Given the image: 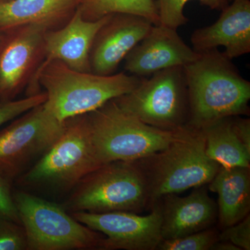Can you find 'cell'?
Masks as SVG:
<instances>
[{"label":"cell","instance_id":"18","mask_svg":"<svg viewBox=\"0 0 250 250\" xmlns=\"http://www.w3.org/2000/svg\"><path fill=\"white\" fill-rule=\"evenodd\" d=\"M80 2L81 0L0 1V30L34 23H45L49 25Z\"/></svg>","mask_w":250,"mask_h":250},{"label":"cell","instance_id":"17","mask_svg":"<svg viewBox=\"0 0 250 250\" xmlns=\"http://www.w3.org/2000/svg\"><path fill=\"white\" fill-rule=\"evenodd\" d=\"M250 169L220 167L208 184V190L218 194V218L222 229L235 225L249 215Z\"/></svg>","mask_w":250,"mask_h":250},{"label":"cell","instance_id":"2","mask_svg":"<svg viewBox=\"0 0 250 250\" xmlns=\"http://www.w3.org/2000/svg\"><path fill=\"white\" fill-rule=\"evenodd\" d=\"M203 130L185 125L164 149L134 161L147 187L149 207L169 194L207 185L220 166L206 154Z\"/></svg>","mask_w":250,"mask_h":250},{"label":"cell","instance_id":"26","mask_svg":"<svg viewBox=\"0 0 250 250\" xmlns=\"http://www.w3.org/2000/svg\"><path fill=\"white\" fill-rule=\"evenodd\" d=\"M0 216L21 225L19 214L11 191V183L0 175Z\"/></svg>","mask_w":250,"mask_h":250},{"label":"cell","instance_id":"23","mask_svg":"<svg viewBox=\"0 0 250 250\" xmlns=\"http://www.w3.org/2000/svg\"><path fill=\"white\" fill-rule=\"evenodd\" d=\"M47 100V95L36 93L21 100H7L0 103V126L14 118L27 113L32 108L43 104Z\"/></svg>","mask_w":250,"mask_h":250},{"label":"cell","instance_id":"7","mask_svg":"<svg viewBox=\"0 0 250 250\" xmlns=\"http://www.w3.org/2000/svg\"><path fill=\"white\" fill-rule=\"evenodd\" d=\"M28 250L99 249L104 236L75 220L62 207L27 192L14 196Z\"/></svg>","mask_w":250,"mask_h":250},{"label":"cell","instance_id":"12","mask_svg":"<svg viewBox=\"0 0 250 250\" xmlns=\"http://www.w3.org/2000/svg\"><path fill=\"white\" fill-rule=\"evenodd\" d=\"M154 24L135 15H111L94 40L90 61L91 71L113 75L118 65L147 35Z\"/></svg>","mask_w":250,"mask_h":250},{"label":"cell","instance_id":"4","mask_svg":"<svg viewBox=\"0 0 250 250\" xmlns=\"http://www.w3.org/2000/svg\"><path fill=\"white\" fill-rule=\"evenodd\" d=\"M95 152L102 165L134 161L164 149L179 129H158L120 108L113 100L85 114Z\"/></svg>","mask_w":250,"mask_h":250},{"label":"cell","instance_id":"15","mask_svg":"<svg viewBox=\"0 0 250 250\" xmlns=\"http://www.w3.org/2000/svg\"><path fill=\"white\" fill-rule=\"evenodd\" d=\"M161 207L163 240L179 238L210 228L218 218V205L210 198L208 188H195L188 196L165 195Z\"/></svg>","mask_w":250,"mask_h":250},{"label":"cell","instance_id":"28","mask_svg":"<svg viewBox=\"0 0 250 250\" xmlns=\"http://www.w3.org/2000/svg\"><path fill=\"white\" fill-rule=\"evenodd\" d=\"M210 250H241V249L231 242L218 240L211 247Z\"/></svg>","mask_w":250,"mask_h":250},{"label":"cell","instance_id":"19","mask_svg":"<svg viewBox=\"0 0 250 250\" xmlns=\"http://www.w3.org/2000/svg\"><path fill=\"white\" fill-rule=\"evenodd\" d=\"M231 118H224L202 129L206 154L222 167H250V152L237 137Z\"/></svg>","mask_w":250,"mask_h":250},{"label":"cell","instance_id":"29","mask_svg":"<svg viewBox=\"0 0 250 250\" xmlns=\"http://www.w3.org/2000/svg\"><path fill=\"white\" fill-rule=\"evenodd\" d=\"M1 42H2V41H1V38L0 37V45H1Z\"/></svg>","mask_w":250,"mask_h":250},{"label":"cell","instance_id":"22","mask_svg":"<svg viewBox=\"0 0 250 250\" xmlns=\"http://www.w3.org/2000/svg\"><path fill=\"white\" fill-rule=\"evenodd\" d=\"M219 233L210 228L198 232L179 238L162 240L158 246L159 250H210L218 241Z\"/></svg>","mask_w":250,"mask_h":250},{"label":"cell","instance_id":"11","mask_svg":"<svg viewBox=\"0 0 250 250\" xmlns=\"http://www.w3.org/2000/svg\"><path fill=\"white\" fill-rule=\"evenodd\" d=\"M199 54L184 42L176 29L158 24L125 57V69L134 76H151L169 67L186 66Z\"/></svg>","mask_w":250,"mask_h":250},{"label":"cell","instance_id":"21","mask_svg":"<svg viewBox=\"0 0 250 250\" xmlns=\"http://www.w3.org/2000/svg\"><path fill=\"white\" fill-rule=\"evenodd\" d=\"M192 0H158L156 2L160 24L176 29L185 25L188 18L184 16V8ZM212 10H223L231 0H196Z\"/></svg>","mask_w":250,"mask_h":250},{"label":"cell","instance_id":"14","mask_svg":"<svg viewBox=\"0 0 250 250\" xmlns=\"http://www.w3.org/2000/svg\"><path fill=\"white\" fill-rule=\"evenodd\" d=\"M190 41L196 52L225 47L231 59L250 52V0H231L222 10L218 21L192 32Z\"/></svg>","mask_w":250,"mask_h":250},{"label":"cell","instance_id":"16","mask_svg":"<svg viewBox=\"0 0 250 250\" xmlns=\"http://www.w3.org/2000/svg\"><path fill=\"white\" fill-rule=\"evenodd\" d=\"M48 24L34 23L24 26L6 44L0 54V97L9 100L17 92L30 67Z\"/></svg>","mask_w":250,"mask_h":250},{"label":"cell","instance_id":"27","mask_svg":"<svg viewBox=\"0 0 250 250\" xmlns=\"http://www.w3.org/2000/svg\"><path fill=\"white\" fill-rule=\"evenodd\" d=\"M233 130L244 147L250 152V120L240 116L231 118Z\"/></svg>","mask_w":250,"mask_h":250},{"label":"cell","instance_id":"9","mask_svg":"<svg viewBox=\"0 0 250 250\" xmlns=\"http://www.w3.org/2000/svg\"><path fill=\"white\" fill-rule=\"evenodd\" d=\"M44 103L0 131V175L10 183L40 159L66 127L67 121L57 120Z\"/></svg>","mask_w":250,"mask_h":250},{"label":"cell","instance_id":"24","mask_svg":"<svg viewBox=\"0 0 250 250\" xmlns=\"http://www.w3.org/2000/svg\"><path fill=\"white\" fill-rule=\"evenodd\" d=\"M28 250L24 228L0 216V250Z\"/></svg>","mask_w":250,"mask_h":250},{"label":"cell","instance_id":"6","mask_svg":"<svg viewBox=\"0 0 250 250\" xmlns=\"http://www.w3.org/2000/svg\"><path fill=\"white\" fill-rule=\"evenodd\" d=\"M67 202L73 212L141 213L149 207L147 187L134 161H113L87 174Z\"/></svg>","mask_w":250,"mask_h":250},{"label":"cell","instance_id":"1","mask_svg":"<svg viewBox=\"0 0 250 250\" xmlns=\"http://www.w3.org/2000/svg\"><path fill=\"white\" fill-rule=\"evenodd\" d=\"M198 53L184 67L189 103L187 125L203 129L224 118L248 114L249 81L218 48Z\"/></svg>","mask_w":250,"mask_h":250},{"label":"cell","instance_id":"8","mask_svg":"<svg viewBox=\"0 0 250 250\" xmlns=\"http://www.w3.org/2000/svg\"><path fill=\"white\" fill-rule=\"evenodd\" d=\"M125 111L148 125L173 131L187 125L188 94L184 67H169L143 77L129 93L113 100Z\"/></svg>","mask_w":250,"mask_h":250},{"label":"cell","instance_id":"5","mask_svg":"<svg viewBox=\"0 0 250 250\" xmlns=\"http://www.w3.org/2000/svg\"><path fill=\"white\" fill-rule=\"evenodd\" d=\"M101 166L85 114L67 121L62 136L19 181L24 187L65 192Z\"/></svg>","mask_w":250,"mask_h":250},{"label":"cell","instance_id":"25","mask_svg":"<svg viewBox=\"0 0 250 250\" xmlns=\"http://www.w3.org/2000/svg\"><path fill=\"white\" fill-rule=\"evenodd\" d=\"M218 240L231 242L241 250H250V215L241 221L223 229L219 233Z\"/></svg>","mask_w":250,"mask_h":250},{"label":"cell","instance_id":"10","mask_svg":"<svg viewBox=\"0 0 250 250\" xmlns=\"http://www.w3.org/2000/svg\"><path fill=\"white\" fill-rule=\"evenodd\" d=\"M72 216L85 226L103 233L99 250H155L162 241L160 202L147 215L129 211L89 213L76 211Z\"/></svg>","mask_w":250,"mask_h":250},{"label":"cell","instance_id":"13","mask_svg":"<svg viewBox=\"0 0 250 250\" xmlns=\"http://www.w3.org/2000/svg\"><path fill=\"white\" fill-rule=\"evenodd\" d=\"M109 16L88 21L77 9L70 22L60 30L49 31L43 37L46 60L39 70L54 61H59L77 71L90 72V55L94 40Z\"/></svg>","mask_w":250,"mask_h":250},{"label":"cell","instance_id":"20","mask_svg":"<svg viewBox=\"0 0 250 250\" xmlns=\"http://www.w3.org/2000/svg\"><path fill=\"white\" fill-rule=\"evenodd\" d=\"M79 9L88 21H97L109 15L124 14L141 16L154 25L160 24L154 0H81Z\"/></svg>","mask_w":250,"mask_h":250},{"label":"cell","instance_id":"3","mask_svg":"<svg viewBox=\"0 0 250 250\" xmlns=\"http://www.w3.org/2000/svg\"><path fill=\"white\" fill-rule=\"evenodd\" d=\"M143 78L123 72L101 75L77 71L54 61L36 72L31 87L36 89L41 83L46 90L45 107L59 121L66 122L130 93Z\"/></svg>","mask_w":250,"mask_h":250}]
</instances>
